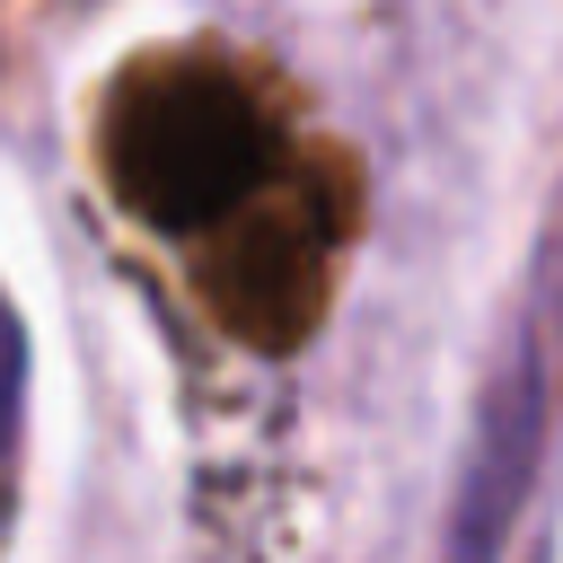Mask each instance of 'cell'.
Segmentation results:
<instances>
[{"label": "cell", "mask_w": 563, "mask_h": 563, "mask_svg": "<svg viewBox=\"0 0 563 563\" xmlns=\"http://www.w3.org/2000/svg\"><path fill=\"white\" fill-rule=\"evenodd\" d=\"M18 422H26V334H18V308L0 290V484L18 457Z\"/></svg>", "instance_id": "cell-2"}, {"label": "cell", "mask_w": 563, "mask_h": 563, "mask_svg": "<svg viewBox=\"0 0 563 563\" xmlns=\"http://www.w3.org/2000/svg\"><path fill=\"white\" fill-rule=\"evenodd\" d=\"M554 413H563V238H545L537 282H528V299H519V317L484 369L466 466L449 493V563H501V545L537 493Z\"/></svg>", "instance_id": "cell-1"}]
</instances>
